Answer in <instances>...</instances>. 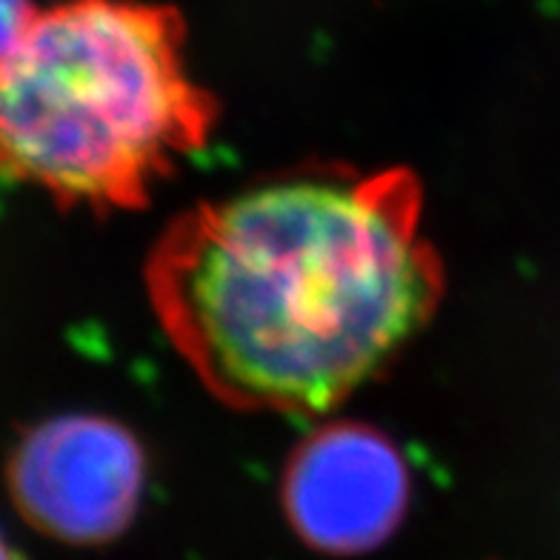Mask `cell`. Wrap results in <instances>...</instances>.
<instances>
[{
    "instance_id": "6da1fadb",
    "label": "cell",
    "mask_w": 560,
    "mask_h": 560,
    "mask_svg": "<svg viewBox=\"0 0 560 560\" xmlns=\"http://www.w3.org/2000/svg\"><path fill=\"white\" fill-rule=\"evenodd\" d=\"M149 283L209 389L246 409L315 412L427 324L441 266L412 177L312 175L186 214Z\"/></svg>"
},
{
    "instance_id": "7a4b0ae2",
    "label": "cell",
    "mask_w": 560,
    "mask_h": 560,
    "mask_svg": "<svg viewBox=\"0 0 560 560\" xmlns=\"http://www.w3.org/2000/svg\"><path fill=\"white\" fill-rule=\"evenodd\" d=\"M209 120L170 9L69 0L0 60V177L60 200L135 203Z\"/></svg>"
},
{
    "instance_id": "3957f363",
    "label": "cell",
    "mask_w": 560,
    "mask_h": 560,
    "mask_svg": "<svg viewBox=\"0 0 560 560\" xmlns=\"http://www.w3.org/2000/svg\"><path fill=\"white\" fill-rule=\"evenodd\" d=\"M12 503L32 529L72 546L118 538L132 524L143 489V457L129 432L67 415L35 427L7 466Z\"/></svg>"
},
{
    "instance_id": "277c9868",
    "label": "cell",
    "mask_w": 560,
    "mask_h": 560,
    "mask_svg": "<svg viewBox=\"0 0 560 560\" xmlns=\"http://www.w3.org/2000/svg\"><path fill=\"white\" fill-rule=\"evenodd\" d=\"M289 521L312 549L361 555L398 529L409 501V475L384 438L335 427L298 450L283 489Z\"/></svg>"
},
{
    "instance_id": "5b68a950",
    "label": "cell",
    "mask_w": 560,
    "mask_h": 560,
    "mask_svg": "<svg viewBox=\"0 0 560 560\" xmlns=\"http://www.w3.org/2000/svg\"><path fill=\"white\" fill-rule=\"evenodd\" d=\"M35 15L37 9L32 7V0H0V60L21 44Z\"/></svg>"
},
{
    "instance_id": "8992f818",
    "label": "cell",
    "mask_w": 560,
    "mask_h": 560,
    "mask_svg": "<svg viewBox=\"0 0 560 560\" xmlns=\"http://www.w3.org/2000/svg\"><path fill=\"white\" fill-rule=\"evenodd\" d=\"M0 560H23L21 555H18V549L12 544H9V538L0 532Z\"/></svg>"
}]
</instances>
